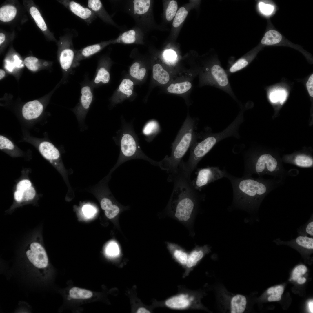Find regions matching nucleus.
<instances>
[{
	"label": "nucleus",
	"mask_w": 313,
	"mask_h": 313,
	"mask_svg": "<svg viewBox=\"0 0 313 313\" xmlns=\"http://www.w3.org/2000/svg\"><path fill=\"white\" fill-rule=\"evenodd\" d=\"M14 58V61L13 63L7 60L6 61V69L10 72H12L13 69L16 67L20 68L23 66L22 65H23L21 64L22 61L20 60L18 56L15 55Z\"/></svg>",
	"instance_id": "e433bc0d"
},
{
	"label": "nucleus",
	"mask_w": 313,
	"mask_h": 313,
	"mask_svg": "<svg viewBox=\"0 0 313 313\" xmlns=\"http://www.w3.org/2000/svg\"><path fill=\"white\" fill-rule=\"evenodd\" d=\"M100 204L102 209L105 211L109 209L114 205L111 200L106 197H103L101 200Z\"/></svg>",
	"instance_id": "49530a36"
},
{
	"label": "nucleus",
	"mask_w": 313,
	"mask_h": 313,
	"mask_svg": "<svg viewBox=\"0 0 313 313\" xmlns=\"http://www.w3.org/2000/svg\"><path fill=\"white\" fill-rule=\"evenodd\" d=\"M151 1L149 0H136L133 1L134 8L135 14L142 15L146 13L149 9Z\"/></svg>",
	"instance_id": "c85d7f7f"
},
{
	"label": "nucleus",
	"mask_w": 313,
	"mask_h": 313,
	"mask_svg": "<svg viewBox=\"0 0 313 313\" xmlns=\"http://www.w3.org/2000/svg\"><path fill=\"white\" fill-rule=\"evenodd\" d=\"M259 6L261 11L263 14L266 15L271 14L274 10L273 6L270 4H266L262 2H260Z\"/></svg>",
	"instance_id": "37998d69"
},
{
	"label": "nucleus",
	"mask_w": 313,
	"mask_h": 313,
	"mask_svg": "<svg viewBox=\"0 0 313 313\" xmlns=\"http://www.w3.org/2000/svg\"><path fill=\"white\" fill-rule=\"evenodd\" d=\"M137 33L134 30H130L123 33L117 39L112 41V43H123L125 44H132L137 40Z\"/></svg>",
	"instance_id": "a878e982"
},
{
	"label": "nucleus",
	"mask_w": 313,
	"mask_h": 313,
	"mask_svg": "<svg viewBox=\"0 0 313 313\" xmlns=\"http://www.w3.org/2000/svg\"><path fill=\"white\" fill-rule=\"evenodd\" d=\"M281 298V295H278L275 293L271 294L268 299L269 301H280Z\"/></svg>",
	"instance_id": "603ef678"
},
{
	"label": "nucleus",
	"mask_w": 313,
	"mask_h": 313,
	"mask_svg": "<svg viewBox=\"0 0 313 313\" xmlns=\"http://www.w3.org/2000/svg\"><path fill=\"white\" fill-rule=\"evenodd\" d=\"M111 43L112 41H104L90 45L77 50L74 62V68L79 65L81 60L90 58Z\"/></svg>",
	"instance_id": "f8f14e48"
},
{
	"label": "nucleus",
	"mask_w": 313,
	"mask_h": 313,
	"mask_svg": "<svg viewBox=\"0 0 313 313\" xmlns=\"http://www.w3.org/2000/svg\"><path fill=\"white\" fill-rule=\"evenodd\" d=\"M207 248L204 247L203 248H200L192 252L188 256L186 265L188 268H191L195 266L197 263L200 261L204 256L206 252L205 249Z\"/></svg>",
	"instance_id": "b1692460"
},
{
	"label": "nucleus",
	"mask_w": 313,
	"mask_h": 313,
	"mask_svg": "<svg viewBox=\"0 0 313 313\" xmlns=\"http://www.w3.org/2000/svg\"><path fill=\"white\" fill-rule=\"evenodd\" d=\"M297 281L299 284H302L305 282L306 279L305 277H300L298 278Z\"/></svg>",
	"instance_id": "6e6d98bb"
},
{
	"label": "nucleus",
	"mask_w": 313,
	"mask_h": 313,
	"mask_svg": "<svg viewBox=\"0 0 313 313\" xmlns=\"http://www.w3.org/2000/svg\"><path fill=\"white\" fill-rule=\"evenodd\" d=\"M82 210L84 214L88 217L92 216L95 212L94 208L89 205H84L82 208Z\"/></svg>",
	"instance_id": "de8ad7c7"
},
{
	"label": "nucleus",
	"mask_w": 313,
	"mask_h": 313,
	"mask_svg": "<svg viewBox=\"0 0 313 313\" xmlns=\"http://www.w3.org/2000/svg\"><path fill=\"white\" fill-rule=\"evenodd\" d=\"M16 13V9L14 6H4L0 9V20L4 22L10 21L14 18Z\"/></svg>",
	"instance_id": "412c9836"
},
{
	"label": "nucleus",
	"mask_w": 313,
	"mask_h": 313,
	"mask_svg": "<svg viewBox=\"0 0 313 313\" xmlns=\"http://www.w3.org/2000/svg\"><path fill=\"white\" fill-rule=\"evenodd\" d=\"M237 130L235 126L231 124L221 132L216 134H209L201 137L199 141L197 134L190 148L189 159L186 162L183 161L184 168L186 171L191 174L201 160L219 141L228 137L236 136Z\"/></svg>",
	"instance_id": "7ed1b4c3"
},
{
	"label": "nucleus",
	"mask_w": 313,
	"mask_h": 313,
	"mask_svg": "<svg viewBox=\"0 0 313 313\" xmlns=\"http://www.w3.org/2000/svg\"><path fill=\"white\" fill-rule=\"evenodd\" d=\"M313 158L310 156L304 154L296 155L292 163L302 168H310L313 167Z\"/></svg>",
	"instance_id": "cd10ccee"
},
{
	"label": "nucleus",
	"mask_w": 313,
	"mask_h": 313,
	"mask_svg": "<svg viewBox=\"0 0 313 313\" xmlns=\"http://www.w3.org/2000/svg\"><path fill=\"white\" fill-rule=\"evenodd\" d=\"M225 170H221L217 167H209L199 169L196 178L192 181L194 186L201 191L210 183L225 177Z\"/></svg>",
	"instance_id": "1a4fd4ad"
},
{
	"label": "nucleus",
	"mask_w": 313,
	"mask_h": 313,
	"mask_svg": "<svg viewBox=\"0 0 313 313\" xmlns=\"http://www.w3.org/2000/svg\"><path fill=\"white\" fill-rule=\"evenodd\" d=\"M28 259L35 268L41 270H45L49 264L46 251L41 244L37 242L31 243L26 251Z\"/></svg>",
	"instance_id": "6e6552de"
},
{
	"label": "nucleus",
	"mask_w": 313,
	"mask_h": 313,
	"mask_svg": "<svg viewBox=\"0 0 313 313\" xmlns=\"http://www.w3.org/2000/svg\"><path fill=\"white\" fill-rule=\"evenodd\" d=\"M160 128L158 122L155 120H151L147 122L143 129L142 132L146 137V140L150 141L160 132Z\"/></svg>",
	"instance_id": "a211bd4d"
},
{
	"label": "nucleus",
	"mask_w": 313,
	"mask_h": 313,
	"mask_svg": "<svg viewBox=\"0 0 313 313\" xmlns=\"http://www.w3.org/2000/svg\"><path fill=\"white\" fill-rule=\"evenodd\" d=\"M43 107L39 101L35 100L28 102L22 108L23 117L27 120H31L38 118L42 113Z\"/></svg>",
	"instance_id": "4468645a"
},
{
	"label": "nucleus",
	"mask_w": 313,
	"mask_h": 313,
	"mask_svg": "<svg viewBox=\"0 0 313 313\" xmlns=\"http://www.w3.org/2000/svg\"><path fill=\"white\" fill-rule=\"evenodd\" d=\"M15 200L17 202H20L23 201L24 194L22 192L16 190L14 194Z\"/></svg>",
	"instance_id": "3c124183"
},
{
	"label": "nucleus",
	"mask_w": 313,
	"mask_h": 313,
	"mask_svg": "<svg viewBox=\"0 0 313 313\" xmlns=\"http://www.w3.org/2000/svg\"><path fill=\"white\" fill-rule=\"evenodd\" d=\"M253 174L259 177L271 175L284 181L290 174L275 157L270 154L263 153L245 162L243 176H252Z\"/></svg>",
	"instance_id": "39448f33"
},
{
	"label": "nucleus",
	"mask_w": 313,
	"mask_h": 313,
	"mask_svg": "<svg viewBox=\"0 0 313 313\" xmlns=\"http://www.w3.org/2000/svg\"><path fill=\"white\" fill-rule=\"evenodd\" d=\"M218 301L223 311L232 313H242L246 308L247 300L243 295L228 292L225 287L218 288Z\"/></svg>",
	"instance_id": "423d86ee"
},
{
	"label": "nucleus",
	"mask_w": 313,
	"mask_h": 313,
	"mask_svg": "<svg viewBox=\"0 0 313 313\" xmlns=\"http://www.w3.org/2000/svg\"><path fill=\"white\" fill-rule=\"evenodd\" d=\"M88 6L95 14L104 22L113 25L114 23L107 12L99 0L88 1Z\"/></svg>",
	"instance_id": "2eb2a0df"
},
{
	"label": "nucleus",
	"mask_w": 313,
	"mask_h": 313,
	"mask_svg": "<svg viewBox=\"0 0 313 313\" xmlns=\"http://www.w3.org/2000/svg\"><path fill=\"white\" fill-rule=\"evenodd\" d=\"M133 83L128 79H123L119 85V90L122 93L127 95L128 97L132 94Z\"/></svg>",
	"instance_id": "473e14b6"
},
{
	"label": "nucleus",
	"mask_w": 313,
	"mask_h": 313,
	"mask_svg": "<svg viewBox=\"0 0 313 313\" xmlns=\"http://www.w3.org/2000/svg\"><path fill=\"white\" fill-rule=\"evenodd\" d=\"M38 59L34 57H29L24 59L26 66L28 69L32 71H36L38 69Z\"/></svg>",
	"instance_id": "c9c22d12"
},
{
	"label": "nucleus",
	"mask_w": 313,
	"mask_h": 313,
	"mask_svg": "<svg viewBox=\"0 0 313 313\" xmlns=\"http://www.w3.org/2000/svg\"><path fill=\"white\" fill-rule=\"evenodd\" d=\"M307 270V268L305 265H301L297 266L293 271L292 279L297 281L298 278L306 273Z\"/></svg>",
	"instance_id": "4c0bfd02"
},
{
	"label": "nucleus",
	"mask_w": 313,
	"mask_h": 313,
	"mask_svg": "<svg viewBox=\"0 0 313 313\" xmlns=\"http://www.w3.org/2000/svg\"><path fill=\"white\" fill-rule=\"evenodd\" d=\"M23 193L24 194L23 201H29L33 199L36 194L35 190L32 186Z\"/></svg>",
	"instance_id": "c03bdc74"
},
{
	"label": "nucleus",
	"mask_w": 313,
	"mask_h": 313,
	"mask_svg": "<svg viewBox=\"0 0 313 313\" xmlns=\"http://www.w3.org/2000/svg\"><path fill=\"white\" fill-rule=\"evenodd\" d=\"M93 89L90 82L87 81L84 83L81 88L79 102L74 108L71 109L81 126L84 125L85 117L94 99Z\"/></svg>",
	"instance_id": "0eeeda50"
},
{
	"label": "nucleus",
	"mask_w": 313,
	"mask_h": 313,
	"mask_svg": "<svg viewBox=\"0 0 313 313\" xmlns=\"http://www.w3.org/2000/svg\"><path fill=\"white\" fill-rule=\"evenodd\" d=\"M188 12L183 7H181L176 12L173 20L172 25L174 27L179 26L187 17Z\"/></svg>",
	"instance_id": "2f4dec72"
},
{
	"label": "nucleus",
	"mask_w": 313,
	"mask_h": 313,
	"mask_svg": "<svg viewBox=\"0 0 313 313\" xmlns=\"http://www.w3.org/2000/svg\"><path fill=\"white\" fill-rule=\"evenodd\" d=\"M267 293L269 294H272L274 293V287H272L269 288L267 291Z\"/></svg>",
	"instance_id": "bf43d9fd"
},
{
	"label": "nucleus",
	"mask_w": 313,
	"mask_h": 313,
	"mask_svg": "<svg viewBox=\"0 0 313 313\" xmlns=\"http://www.w3.org/2000/svg\"><path fill=\"white\" fill-rule=\"evenodd\" d=\"M174 256L176 259L181 264L186 265L188 256L185 252L180 250H176Z\"/></svg>",
	"instance_id": "58836bf2"
},
{
	"label": "nucleus",
	"mask_w": 313,
	"mask_h": 313,
	"mask_svg": "<svg viewBox=\"0 0 313 313\" xmlns=\"http://www.w3.org/2000/svg\"><path fill=\"white\" fill-rule=\"evenodd\" d=\"M308 250L313 249V238L303 234H300L295 239L287 242Z\"/></svg>",
	"instance_id": "4be33fe9"
},
{
	"label": "nucleus",
	"mask_w": 313,
	"mask_h": 313,
	"mask_svg": "<svg viewBox=\"0 0 313 313\" xmlns=\"http://www.w3.org/2000/svg\"><path fill=\"white\" fill-rule=\"evenodd\" d=\"M153 78L161 84L168 83L170 80V76L168 72L159 64L154 65L153 67Z\"/></svg>",
	"instance_id": "aec40b11"
},
{
	"label": "nucleus",
	"mask_w": 313,
	"mask_h": 313,
	"mask_svg": "<svg viewBox=\"0 0 313 313\" xmlns=\"http://www.w3.org/2000/svg\"><path fill=\"white\" fill-rule=\"evenodd\" d=\"M178 8L177 2L172 0L169 3L165 12V17L168 21L172 20L175 17Z\"/></svg>",
	"instance_id": "72a5a7b5"
},
{
	"label": "nucleus",
	"mask_w": 313,
	"mask_h": 313,
	"mask_svg": "<svg viewBox=\"0 0 313 313\" xmlns=\"http://www.w3.org/2000/svg\"><path fill=\"white\" fill-rule=\"evenodd\" d=\"M5 73L4 71L2 70H0V79H2L5 75Z\"/></svg>",
	"instance_id": "052dcab7"
},
{
	"label": "nucleus",
	"mask_w": 313,
	"mask_h": 313,
	"mask_svg": "<svg viewBox=\"0 0 313 313\" xmlns=\"http://www.w3.org/2000/svg\"><path fill=\"white\" fill-rule=\"evenodd\" d=\"M0 149L12 157H17L20 155L13 142L2 135L0 136Z\"/></svg>",
	"instance_id": "6ab92c4d"
},
{
	"label": "nucleus",
	"mask_w": 313,
	"mask_h": 313,
	"mask_svg": "<svg viewBox=\"0 0 313 313\" xmlns=\"http://www.w3.org/2000/svg\"><path fill=\"white\" fill-rule=\"evenodd\" d=\"M137 312L139 313H150V312L148 310L144 308L141 307L138 309Z\"/></svg>",
	"instance_id": "5fc2aeb1"
},
{
	"label": "nucleus",
	"mask_w": 313,
	"mask_h": 313,
	"mask_svg": "<svg viewBox=\"0 0 313 313\" xmlns=\"http://www.w3.org/2000/svg\"><path fill=\"white\" fill-rule=\"evenodd\" d=\"M309 310L311 313L313 312V301H309L308 303Z\"/></svg>",
	"instance_id": "4d7b16f0"
},
{
	"label": "nucleus",
	"mask_w": 313,
	"mask_h": 313,
	"mask_svg": "<svg viewBox=\"0 0 313 313\" xmlns=\"http://www.w3.org/2000/svg\"><path fill=\"white\" fill-rule=\"evenodd\" d=\"M300 234L307 236L309 235L311 236H313V221L312 219L306 225L303 232L299 233Z\"/></svg>",
	"instance_id": "a18cd8bd"
},
{
	"label": "nucleus",
	"mask_w": 313,
	"mask_h": 313,
	"mask_svg": "<svg viewBox=\"0 0 313 313\" xmlns=\"http://www.w3.org/2000/svg\"><path fill=\"white\" fill-rule=\"evenodd\" d=\"M225 177L230 180L232 185L234 205L250 211L257 210L268 194L283 183V181L275 178L267 179L248 176L238 177L225 169Z\"/></svg>",
	"instance_id": "f257e3e1"
},
{
	"label": "nucleus",
	"mask_w": 313,
	"mask_h": 313,
	"mask_svg": "<svg viewBox=\"0 0 313 313\" xmlns=\"http://www.w3.org/2000/svg\"><path fill=\"white\" fill-rule=\"evenodd\" d=\"M192 85L191 83L188 81L172 83L168 87L167 90L170 93L182 94L189 90Z\"/></svg>",
	"instance_id": "393cba45"
},
{
	"label": "nucleus",
	"mask_w": 313,
	"mask_h": 313,
	"mask_svg": "<svg viewBox=\"0 0 313 313\" xmlns=\"http://www.w3.org/2000/svg\"><path fill=\"white\" fill-rule=\"evenodd\" d=\"M38 148L42 156L50 163L54 165L59 163L60 152L52 143L46 141H42L39 144Z\"/></svg>",
	"instance_id": "ddd939ff"
},
{
	"label": "nucleus",
	"mask_w": 313,
	"mask_h": 313,
	"mask_svg": "<svg viewBox=\"0 0 313 313\" xmlns=\"http://www.w3.org/2000/svg\"><path fill=\"white\" fill-rule=\"evenodd\" d=\"M188 295L181 294L174 296L167 300L165 302L166 305L174 309H183L188 307L190 304V300Z\"/></svg>",
	"instance_id": "dca6fc26"
},
{
	"label": "nucleus",
	"mask_w": 313,
	"mask_h": 313,
	"mask_svg": "<svg viewBox=\"0 0 313 313\" xmlns=\"http://www.w3.org/2000/svg\"><path fill=\"white\" fill-rule=\"evenodd\" d=\"M313 74L309 78L306 84L307 88L310 95L313 96Z\"/></svg>",
	"instance_id": "8fccbe9b"
},
{
	"label": "nucleus",
	"mask_w": 313,
	"mask_h": 313,
	"mask_svg": "<svg viewBox=\"0 0 313 313\" xmlns=\"http://www.w3.org/2000/svg\"><path fill=\"white\" fill-rule=\"evenodd\" d=\"M140 65L137 62L134 63L130 69V73L133 77L139 80H141L144 77L146 72L145 68L139 69Z\"/></svg>",
	"instance_id": "7c9ffc66"
},
{
	"label": "nucleus",
	"mask_w": 313,
	"mask_h": 313,
	"mask_svg": "<svg viewBox=\"0 0 313 313\" xmlns=\"http://www.w3.org/2000/svg\"><path fill=\"white\" fill-rule=\"evenodd\" d=\"M282 37L278 31L271 30L267 32L262 38L261 43L262 44L272 45L279 43L281 40Z\"/></svg>",
	"instance_id": "5701e85b"
},
{
	"label": "nucleus",
	"mask_w": 313,
	"mask_h": 313,
	"mask_svg": "<svg viewBox=\"0 0 313 313\" xmlns=\"http://www.w3.org/2000/svg\"><path fill=\"white\" fill-rule=\"evenodd\" d=\"M163 56L165 59L169 61H172L175 59L176 54L174 52L171 50L165 51L164 54Z\"/></svg>",
	"instance_id": "09e8293b"
},
{
	"label": "nucleus",
	"mask_w": 313,
	"mask_h": 313,
	"mask_svg": "<svg viewBox=\"0 0 313 313\" xmlns=\"http://www.w3.org/2000/svg\"><path fill=\"white\" fill-rule=\"evenodd\" d=\"M96 74L92 80L90 81L92 86L94 88L100 83L106 84L110 79V74L106 69L103 66H99Z\"/></svg>",
	"instance_id": "f3484780"
},
{
	"label": "nucleus",
	"mask_w": 313,
	"mask_h": 313,
	"mask_svg": "<svg viewBox=\"0 0 313 313\" xmlns=\"http://www.w3.org/2000/svg\"><path fill=\"white\" fill-rule=\"evenodd\" d=\"M5 34L2 33H0V44L2 43L5 41Z\"/></svg>",
	"instance_id": "13d9d810"
},
{
	"label": "nucleus",
	"mask_w": 313,
	"mask_h": 313,
	"mask_svg": "<svg viewBox=\"0 0 313 313\" xmlns=\"http://www.w3.org/2000/svg\"><path fill=\"white\" fill-rule=\"evenodd\" d=\"M284 288L282 286H278L274 287V293L281 295L283 293Z\"/></svg>",
	"instance_id": "864d4df0"
},
{
	"label": "nucleus",
	"mask_w": 313,
	"mask_h": 313,
	"mask_svg": "<svg viewBox=\"0 0 313 313\" xmlns=\"http://www.w3.org/2000/svg\"><path fill=\"white\" fill-rule=\"evenodd\" d=\"M73 34L68 36L65 41L62 43L63 48L59 55V60L62 69L68 75L73 72V64L77 50L73 47Z\"/></svg>",
	"instance_id": "9d476101"
},
{
	"label": "nucleus",
	"mask_w": 313,
	"mask_h": 313,
	"mask_svg": "<svg viewBox=\"0 0 313 313\" xmlns=\"http://www.w3.org/2000/svg\"><path fill=\"white\" fill-rule=\"evenodd\" d=\"M121 209L116 205H114L109 209L105 211L106 216L109 219H112L117 215L120 212Z\"/></svg>",
	"instance_id": "ea45409f"
},
{
	"label": "nucleus",
	"mask_w": 313,
	"mask_h": 313,
	"mask_svg": "<svg viewBox=\"0 0 313 313\" xmlns=\"http://www.w3.org/2000/svg\"><path fill=\"white\" fill-rule=\"evenodd\" d=\"M105 252L107 256L111 257H115L119 255L120 250L117 244L114 242H112L107 246Z\"/></svg>",
	"instance_id": "f704fd0d"
},
{
	"label": "nucleus",
	"mask_w": 313,
	"mask_h": 313,
	"mask_svg": "<svg viewBox=\"0 0 313 313\" xmlns=\"http://www.w3.org/2000/svg\"><path fill=\"white\" fill-rule=\"evenodd\" d=\"M32 186V183L28 179H23L19 181L16 186V190L24 192Z\"/></svg>",
	"instance_id": "79ce46f5"
},
{
	"label": "nucleus",
	"mask_w": 313,
	"mask_h": 313,
	"mask_svg": "<svg viewBox=\"0 0 313 313\" xmlns=\"http://www.w3.org/2000/svg\"><path fill=\"white\" fill-rule=\"evenodd\" d=\"M70 296L75 299H86L91 297L93 293L90 291L74 287L71 288L69 292Z\"/></svg>",
	"instance_id": "bb28decb"
},
{
	"label": "nucleus",
	"mask_w": 313,
	"mask_h": 313,
	"mask_svg": "<svg viewBox=\"0 0 313 313\" xmlns=\"http://www.w3.org/2000/svg\"><path fill=\"white\" fill-rule=\"evenodd\" d=\"M30 12L41 30L43 31L46 30L47 26L46 24L37 8L34 6L30 8Z\"/></svg>",
	"instance_id": "c756f323"
},
{
	"label": "nucleus",
	"mask_w": 313,
	"mask_h": 313,
	"mask_svg": "<svg viewBox=\"0 0 313 313\" xmlns=\"http://www.w3.org/2000/svg\"><path fill=\"white\" fill-rule=\"evenodd\" d=\"M113 139L120 147V154L115 168L128 160L136 159L145 160L152 165L159 166V162L151 159L141 150L138 139L131 124L123 122L121 129L118 131Z\"/></svg>",
	"instance_id": "20e7f679"
},
{
	"label": "nucleus",
	"mask_w": 313,
	"mask_h": 313,
	"mask_svg": "<svg viewBox=\"0 0 313 313\" xmlns=\"http://www.w3.org/2000/svg\"><path fill=\"white\" fill-rule=\"evenodd\" d=\"M63 3L71 12L88 25L91 24L97 17L95 13L89 8L83 6L74 1H65Z\"/></svg>",
	"instance_id": "9b49d317"
},
{
	"label": "nucleus",
	"mask_w": 313,
	"mask_h": 313,
	"mask_svg": "<svg viewBox=\"0 0 313 313\" xmlns=\"http://www.w3.org/2000/svg\"><path fill=\"white\" fill-rule=\"evenodd\" d=\"M197 121L190 117L187 118L172 144L170 156H166L160 162L159 167L161 169L170 173L177 168L196 135Z\"/></svg>",
	"instance_id": "f03ea898"
},
{
	"label": "nucleus",
	"mask_w": 313,
	"mask_h": 313,
	"mask_svg": "<svg viewBox=\"0 0 313 313\" xmlns=\"http://www.w3.org/2000/svg\"><path fill=\"white\" fill-rule=\"evenodd\" d=\"M284 92L276 91L272 93L270 96V99L273 103H275L280 101L283 102L285 97L284 95Z\"/></svg>",
	"instance_id": "a19ab883"
}]
</instances>
